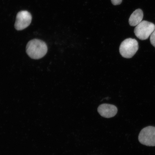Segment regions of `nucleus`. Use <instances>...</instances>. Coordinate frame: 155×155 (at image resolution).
Here are the masks:
<instances>
[{
	"instance_id": "1",
	"label": "nucleus",
	"mask_w": 155,
	"mask_h": 155,
	"mask_svg": "<svg viewBox=\"0 0 155 155\" xmlns=\"http://www.w3.org/2000/svg\"><path fill=\"white\" fill-rule=\"evenodd\" d=\"M48 50L47 45L41 40L34 39L28 42L26 51L29 57L34 59H41L45 55Z\"/></svg>"
},
{
	"instance_id": "6",
	"label": "nucleus",
	"mask_w": 155,
	"mask_h": 155,
	"mask_svg": "<svg viewBox=\"0 0 155 155\" xmlns=\"http://www.w3.org/2000/svg\"><path fill=\"white\" fill-rule=\"evenodd\" d=\"M98 111L102 117L109 118L115 116L117 112L115 106L108 104H103L99 106Z\"/></svg>"
},
{
	"instance_id": "9",
	"label": "nucleus",
	"mask_w": 155,
	"mask_h": 155,
	"mask_svg": "<svg viewBox=\"0 0 155 155\" xmlns=\"http://www.w3.org/2000/svg\"><path fill=\"white\" fill-rule=\"evenodd\" d=\"M111 2L114 5H118L121 4L122 0H111Z\"/></svg>"
},
{
	"instance_id": "4",
	"label": "nucleus",
	"mask_w": 155,
	"mask_h": 155,
	"mask_svg": "<svg viewBox=\"0 0 155 155\" xmlns=\"http://www.w3.org/2000/svg\"><path fill=\"white\" fill-rule=\"evenodd\" d=\"M138 139L141 144L148 146H155V127H145L139 134Z\"/></svg>"
},
{
	"instance_id": "8",
	"label": "nucleus",
	"mask_w": 155,
	"mask_h": 155,
	"mask_svg": "<svg viewBox=\"0 0 155 155\" xmlns=\"http://www.w3.org/2000/svg\"><path fill=\"white\" fill-rule=\"evenodd\" d=\"M150 41L152 45L155 48V30L150 36Z\"/></svg>"
},
{
	"instance_id": "3",
	"label": "nucleus",
	"mask_w": 155,
	"mask_h": 155,
	"mask_svg": "<svg viewBox=\"0 0 155 155\" xmlns=\"http://www.w3.org/2000/svg\"><path fill=\"white\" fill-rule=\"evenodd\" d=\"M155 30L153 23L143 21L136 26L134 31L135 36L141 40L147 39Z\"/></svg>"
},
{
	"instance_id": "2",
	"label": "nucleus",
	"mask_w": 155,
	"mask_h": 155,
	"mask_svg": "<svg viewBox=\"0 0 155 155\" xmlns=\"http://www.w3.org/2000/svg\"><path fill=\"white\" fill-rule=\"evenodd\" d=\"M138 48V42L136 40L127 38L122 42L120 45V53L124 58H130L137 53Z\"/></svg>"
},
{
	"instance_id": "5",
	"label": "nucleus",
	"mask_w": 155,
	"mask_h": 155,
	"mask_svg": "<svg viewBox=\"0 0 155 155\" xmlns=\"http://www.w3.org/2000/svg\"><path fill=\"white\" fill-rule=\"evenodd\" d=\"M32 15L28 11L19 12L17 15L15 27L16 30L21 31L28 28L31 22Z\"/></svg>"
},
{
	"instance_id": "7",
	"label": "nucleus",
	"mask_w": 155,
	"mask_h": 155,
	"mask_svg": "<svg viewBox=\"0 0 155 155\" xmlns=\"http://www.w3.org/2000/svg\"><path fill=\"white\" fill-rule=\"evenodd\" d=\"M143 13L142 10H136L130 15L129 19V24L131 26H136L142 21Z\"/></svg>"
}]
</instances>
